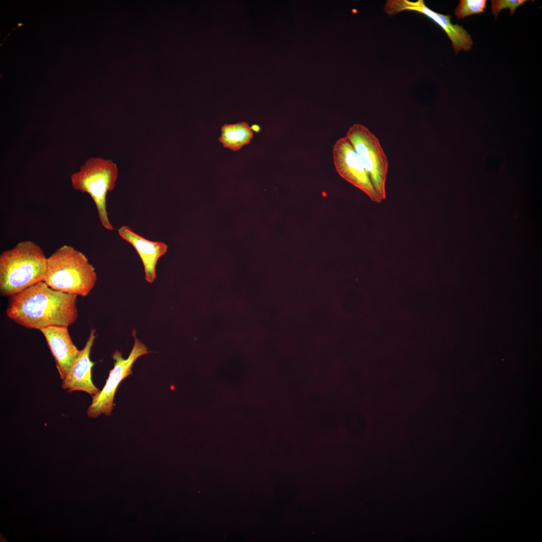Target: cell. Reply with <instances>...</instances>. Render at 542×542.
I'll list each match as a JSON object with an SVG mask.
<instances>
[{
	"label": "cell",
	"mask_w": 542,
	"mask_h": 542,
	"mask_svg": "<svg viewBox=\"0 0 542 542\" xmlns=\"http://www.w3.org/2000/svg\"><path fill=\"white\" fill-rule=\"evenodd\" d=\"M486 0H461L455 9V14L458 19L484 12L486 7Z\"/></svg>",
	"instance_id": "13"
},
{
	"label": "cell",
	"mask_w": 542,
	"mask_h": 542,
	"mask_svg": "<svg viewBox=\"0 0 542 542\" xmlns=\"http://www.w3.org/2000/svg\"><path fill=\"white\" fill-rule=\"evenodd\" d=\"M352 145L382 200L386 197L388 162L378 139L366 127L353 124L345 136Z\"/></svg>",
	"instance_id": "5"
},
{
	"label": "cell",
	"mask_w": 542,
	"mask_h": 542,
	"mask_svg": "<svg viewBox=\"0 0 542 542\" xmlns=\"http://www.w3.org/2000/svg\"><path fill=\"white\" fill-rule=\"evenodd\" d=\"M118 177L116 165L109 159L91 158L70 177L73 188L88 193L93 199L99 220L106 229L112 230L106 210V196L115 187Z\"/></svg>",
	"instance_id": "4"
},
{
	"label": "cell",
	"mask_w": 542,
	"mask_h": 542,
	"mask_svg": "<svg viewBox=\"0 0 542 542\" xmlns=\"http://www.w3.org/2000/svg\"><path fill=\"white\" fill-rule=\"evenodd\" d=\"M47 258L31 240H23L0 255V293L11 297L44 281Z\"/></svg>",
	"instance_id": "2"
},
{
	"label": "cell",
	"mask_w": 542,
	"mask_h": 542,
	"mask_svg": "<svg viewBox=\"0 0 542 542\" xmlns=\"http://www.w3.org/2000/svg\"><path fill=\"white\" fill-rule=\"evenodd\" d=\"M96 330H90L89 337L84 348L79 350L77 358L68 374L62 380V387L69 391H82L91 396L100 390L93 384L91 371L94 364L90 358L91 348L96 337Z\"/></svg>",
	"instance_id": "10"
},
{
	"label": "cell",
	"mask_w": 542,
	"mask_h": 542,
	"mask_svg": "<svg viewBox=\"0 0 542 542\" xmlns=\"http://www.w3.org/2000/svg\"><path fill=\"white\" fill-rule=\"evenodd\" d=\"M333 157L335 168L342 177L365 192L373 201H382L347 137L336 142L333 147Z\"/></svg>",
	"instance_id": "7"
},
{
	"label": "cell",
	"mask_w": 542,
	"mask_h": 542,
	"mask_svg": "<svg viewBox=\"0 0 542 542\" xmlns=\"http://www.w3.org/2000/svg\"><path fill=\"white\" fill-rule=\"evenodd\" d=\"M384 11L393 16L403 11H415L427 16L433 20L446 32L450 38L455 53L471 49L473 40L471 36L461 26L451 23L450 15L437 13L427 7L423 0L411 2L408 0L387 1L384 7Z\"/></svg>",
	"instance_id": "8"
},
{
	"label": "cell",
	"mask_w": 542,
	"mask_h": 542,
	"mask_svg": "<svg viewBox=\"0 0 542 542\" xmlns=\"http://www.w3.org/2000/svg\"><path fill=\"white\" fill-rule=\"evenodd\" d=\"M251 127V129H252V130H253V131H258V130H259V127H258V126L256 127V125H253V126H251V127Z\"/></svg>",
	"instance_id": "15"
},
{
	"label": "cell",
	"mask_w": 542,
	"mask_h": 542,
	"mask_svg": "<svg viewBox=\"0 0 542 542\" xmlns=\"http://www.w3.org/2000/svg\"><path fill=\"white\" fill-rule=\"evenodd\" d=\"M526 0H492L491 1V11L496 19L499 13L503 9L508 8L510 15H513L516 9L523 5Z\"/></svg>",
	"instance_id": "14"
},
{
	"label": "cell",
	"mask_w": 542,
	"mask_h": 542,
	"mask_svg": "<svg viewBox=\"0 0 542 542\" xmlns=\"http://www.w3.org/2000/svg\"><path fill=\"white\" fill-rule=\"evenodd\" d=\"M39 330L46 340L60 377L63 380L72 368L79 351L72 340L68 326L53 325Z\"/></svg>",
	"instance_id": "9"
},
{
	"label": "cell",
	"mask_w": 542,
	"mask_h": 542,
	"mask_svg": "<svg viewBox=\"0 0 542 542\" xmlns=\"http://www.w3.org/2000/svg\"><path fill=\"white\" fill-rule=\"evenodd\" d=\"M219 138L223 147L236 151L248 144L253 137V131L246 122L226 124L221 127Z\"/></svg>",
	"instance_id": "12"
},
{
	"label": "cell",
	"mask_w": 542,
	"mask_h": 542,
	"mask_svg": "<svg viewBox=\"0 0 542 542\" xmlns=\"http://www.w3.org/2000/svg\"><path fill=\"white\" fill-rule=\"evenodd\" d=\"M77 296L55 290L41 282L10 297L6 315L29 329L40 330L53 325L68 327L78 317Z\"/></svg>",
	"instance_id": "1"
},
{
	"label": "cell",
	"mask_w": 542,
	"mask_h": 542,
	"mask_svg": "<svg viewBox=\"0 0 542 542\" xmlns=\"http://www.w3.org/2000/svg\"><path fill=\"white\" fill-rule=\"evenodd\" d=\"M132 335L134 339V344L126 359L122 357V353L118 350L111 355L114 361V367L109 370L108 377L102 389L92 396V403L87 411L88 417L96 418L101 414L107 416L111 415L114 395L119 384L125 378L132 374V366L136 360L150 352L145 344L137 338L134 330Z\"/></svg>",
	"instance_id": "6"
},
{
	"label": "cell",
	"mask_w": 542,
	"mask_h": 542,
	"mask_svg": "<svg viewBox=\"0 0 542 542\" xmlns=\"http://www.w3.org/2000/svg\"><path fill=\"white\" fill-rule=\"evenodd\" d=\"M119 236L130 244L139 255L144 267L145 279L150 283L156 278V267L159 259L166 253L168 246L161 241L149 240L123 225L118 230Z\"/></svg>",
	"instance_id": "11"
},
{
	"label": "cell",
	"mask_w": 542,
	"mask_h": 542,
	"mask_svg": "<svg viewBox=\"0 0 542 542\" xmlns=\"http://www.w3.org/2000/svg\"><path fill=\"white\" fill-rule=\"evenodd\" d=\"M97 280L86 256L71 246L63 245L47 258L44 282L55 290L86 297Z\"/></svg>",
	"instance_id": "3"
}]
</instances>
